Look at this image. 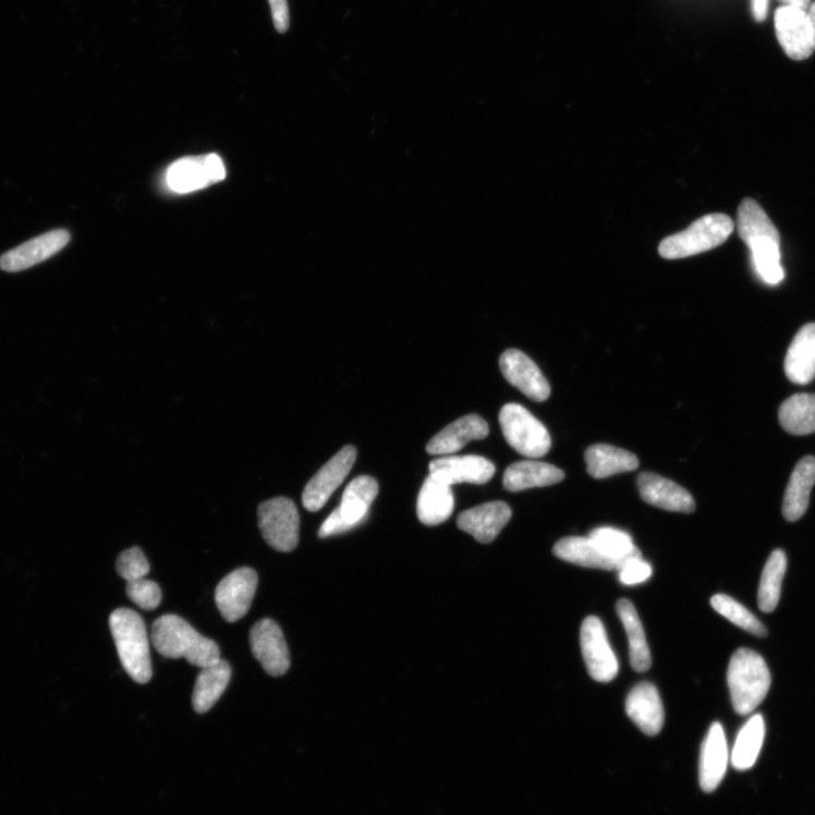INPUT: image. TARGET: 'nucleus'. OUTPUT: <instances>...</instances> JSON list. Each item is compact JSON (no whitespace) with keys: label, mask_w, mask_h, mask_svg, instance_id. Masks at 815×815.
I'll list each match as a JSON object with an SVG mask.
<instances>
[{"label":"nucleus","mask_w":815,"mask_h":815,"mask_svg":"<svg viewBox=\"0 0 815 815\" xmlns=\"http://www.w3.org/2000/svg\"><path fill=\"white\" fill-rule=\"evenodd\" d=\"M738 230L741 240L752 253L756 273L768 284L782 281L780 266V236L765 210L752 198L741 203L738 212Z\"/></svg>","instance_id":"f257e3e1"},{"label":"nucleus","mask_w":815,"mask_h":815,"mask_svg":"<svg viewBox=\"0 0 815 815\" xmlns=\"http://www.w3.org/2000/svg\"><path fill=\"white\" fill-rule=\"evenodd\" d=\"M151 637L157 652L166 658H185L199 668L220 660V649L214 640L200 635L178 616L159 618L153 625Z\"/></svg>","instance_id":"f03ea898"},{"label":"nucleus","mask_w":815,"mask_h":815,"mask_svg":"<svg viewBox=\"0 0 815 815\" xmlns=\"http://www.w3.org/2000/svg\"><path fill=\"white\" fill-rule=\"evenodd\" d=\"M109 624L125 671L136 683H148L153 678V665L143 620L134 610L120 608L110 616Z\"/></svg>","instance_id":"7ed1b4c3"},{"label":"nucleus","mask_w":815,"mask_h":815,"mask_svg":"<svg viewBox=\"0 0 815 815\" xmlns=\"http://www.w3.org/2000/svg\"><path fill=\"white\" fill-rule=\"evenodd\" d=\"M732 704L741 716H747L765 701L771 684L765 659L751 649H739L727 672Z\"/></svg>","instance_id":"20e7f679"},{"label":"nucleus","mask_w":815,"mask_h":815,"mask_svg":"<svg viewBox=\"0 0 815 815\" xmlns=\"http://www.w3.org/2000/svg\"><path fill=\"white\" fill-rule=\"evenodd\" d=\"M734 231L733 220L713 214L694 221L679 234L665 239L658 248L666 259H679L711 251L723 244Z\"/></svg>","instance_id":"39448f33"},{"label":"nucleus","mask_w":815,"mask_h":815,"mask_svg":"<svg viewBox=\"0 0 815 815\" xmlns=\"http://www.w3.org/2000/svg\"><path fill=\"white\" fill-rule=\"evenodd\" d=\"M500 424L507 442L518 453L536 459L550 450L547 428L525 406L506 404L500 413Z\"/></svg>","instance_id":"423d86ee"},{"label":"nucleus","mask_w":815,"mask_h":815,"mask_svg":"<svg viewBox=\"0 0 815 815\" xmlns=\"http://www.w3.org/2000/svg\"><path fill=\"white\" fill-rule=\"evenodd\" d=\"M258 526L266 542L276 550H294L300 542V513L287 498H276L258 507Z\"/></svg>","instance_id":"0eeeda50"},{"label":"nucleus","mask_w":815,"mask_h":815,"mask_svg":"<svg viewBox=\"0 0 815 815\" xmlns=\"http://www.w3.org/2000/svg\"><path fill=\"white\" fill-rule=\"evenodd\" d=\"M226 173L223 161L218 155L186 157L168 168L166 183L172 192L185 194L223 181Z\"/></svg>","instance_id":"6e6552de"},{"label":"nucleus","mask_w":815,"mask_h":815,"mask_svg":"<svg viewBox=\"0 0 815 815\" xmlns=\"http://www.w3.org/2000/svg\"><path fill=\"white\" fill-rule=\"evenodd\" d=\"M580 640L591 677L601 683L613 681L619 674V661L608 643L603 622L588 617L582 623Z\"/></svg>","instance_id":"1a4fd4ad"},{"label":"nucleus","mask_w":815,"mask_h":815,"mask_svg":"<svg viewBox=\"0 0 815 815\" xmlns=\"http://www.w3.org/2000/svg\"><path fill=\"white\" fill-rule=\"evenodd\" d=\"M356 458V448L346 446L327 462L306 485L303 492L304 508L311 512L321 510L352 472Z\"/></svg>","instance_id":"9d476101"},{"label":"nucleus","mask_w":815,"mask_h":815,"mask_svg":"<svg viewBox=\"0 0 815 815\" xmlns=\"http://www.w3.org/2000/svg\"><path fill=\"white\" fill-rule=\"evenodd\" d=\"M257 584V573L251 568L238 569L221 580L216 603L227 622H238L248 613Z\"/></svg>","instance_id":"9b49d317"},{"label":"nucleus","mask_w":815,"mask_h":815,"mask_svg":"<svg viewBox=\"0 0 815 815\" xmlns=\"http://www.w3.org/2000/svg\"><path fill=\"white\" fill-rule=\"evenodd\" d=\"M254 657L271 677H281L290 667L289 649L280 627L272 620L257 622L250 634Z\"/></svg>","instance_id":"f8f14e48"},{"label":"nucleus","mask_w":815,"mask_h":815,"mask_svg":"<svg viewBox=\"0 0 815 815\" xmlns=\"http://www.w3.org/2000/svg\"><path fill=\"white\" fill-rule=\"evenodd\" d=\"M71 241L65 229H56L0 256V270L20 272L31 269L60 253Z\"/></svg>","instance_id":"ddd939ff"},{"label":"nucleus","mask_w":815,"mask_h":815,"mask_svg":"<svg viewBox=\"0 0 815 815\" xmlns=\"http://www.w3.org/2000/svg\"><path fill=\"white\" fill-rule=\"evenodd\" d=\"M777 39L794 61H804L814 51L812 31L807 13L790 7H780L775 13Z\"/></svg>","instance_id":"4468645a"},{"label":"nucleus","mask_w":815,"mask_h":815,"mask_svg":"<svg viewBox=\"0 0 815 815\" xmlns=\"http://www.w3.org/2000/svg\"><path fill=\"white\" fill-rule=\"evenodd\" d=\"M506 380L530 399L543 402L550 396V387L539 367L526 354L509 349L500 358Z\"/></svg>","instance_id":"2eb2a0df"},{"label":"nucleus","mask_w":815,"mask_h":815,"mask_svg":"<svg viewBox=\"0 0 815 815\" xmlns=\"http://www.w3.org/2000/svg\"><path fill=\"white\" fill-rule=\"evenodd\" d=\"M429 475L449 486L463 483L482 485L492 478L495 465L479 455H453L431 461Z\"/></svg>","instance_id":"dca6fc26"},{"label":"nucleus","mask_w":815,"mask_h":815,"mask_svg":"<svg viewBox=\"0 0 815 815\" xmlns=\"http://www.w3.org/2000/svg\"><path fill=\"white\" fill-rule=\"evenodd\" d=\"M512 516L511 508L502 501H494L462 512L458 527L482 544L497 539Z\"/></svg>","instance_id":"f3484780"},{"label":"nucleus","mask_w":815,"mask_h":815,"mask_svg":"<svg viewBox=\"0 0 815 815\" xmlns=\"http://www.w3.org/2000/svg\"><path fill=\"white\" fill-rule=\"evenodd\" d=\"M640 497L656 508L682 513L695 511L692 495L677 483L652 473H643L637 477Z\"/></svg>","instance_id":"a211bd4d"},{"label":"nucleus","mask_w":815,"mask_h":815,"mask_svg":"<svg viewBox=\"0 0 815 815\" xmlns=\"http://www.w3.org/2000/svg\"><path fill=\"white\" fill-rule=\"evenodd\" d=\"M627 713L640 731L648 737L659 734L662 729L665 713L656 686L649 682L638 683L627 698Z\"/></svg>","instance_id":"6ab92c4d"},{"label":"nucleus","mask_w":815,"mask_h":815,"mask_svg":"<svg viewBox=\"0 0 815 815\" xmlns=\"http://www.w3.org/2000/svg\"><path fill=\"white\" fill-rule=\"evenodd\" d=\"M489 426L478 415H467L448 425L428 442L426 451L431 455H449L460 451L472 441L483 440Z\"/></svg>","instance_id":"aec40b11"},{"label":"nucleus","mask_w":815,"mask_h":815,"mask_svg":"<svg viewBox=\"0 0 815 815\" xmlns=\"http://www.w3.org/2000/svg\"><path fill=\"white\" fill-rule=\"evenodd\" d=\"M729 762V745L722 726L714 722L702 747L701 784L704 792L711 793L718 789Z\"/></svg>","instance_id":"412c9836"},{"label":"nucleus","mask_w":815,"mask_h":815,"mask_svg":"<svg viewBox=\"0 0 815 815\" xmlns=\"http://www.w3.org/2000/svg\"><path fill=\"white\" fill-rule=\"evenodd\" d=\"M784 373L795 385L805 386L815 378V324L804 326L795 336L784 358Z\"/></svg>","instance_id":"4be33fe9"},{"label":"nucleus","mask_w":815,"mask_h":815,"mask_svg":"<svg viewBox=\"0 0 815 815\" xmlns=\"http://www.w3.org/2000/svg\"><path fill=\"white\" fill-rule=\"evenodd\" d=\"M565 474L556 465L525 460L514 462L504 473L503 485L509 491H521L534 487H545L563 482Z\"/></svg>","instance_id":"5701e85b"},{"label":"nucleus","mask_w":815,"mask_h":815,"mask_svg":"<svg viewBox=\"0 0 815 815\" xmlns=\"http://www.w3.org/2000/svg\"><path fill=\"white\" fill-rule=\"evenodd\" d=\"M453 510L454 497L451 486L429 475L418 495L419 521L426 526H438L451 516Z\"/></svg>","instance_id":"b1692460"},{"label":"nucleus","mask_w":815,"mask_h":815,"mask_svg":"<svg viewBox=\"0 0 815 815\" xmlns=\"http://www.w3.org/2000/svg\"><path fill=\"white\" fill-rule=\"evenodd\" d=\"M815 485V458L804 457L796 464L788 488H786L782 514L786 520H800L807 511L810 494Z\"/></svg>","instance_id":"393cba45"},{"label":"nucleus","mask_w":815,"mask_h":815,"mask_svg":"<svg viewBox=\"0 0 815 815\" xmlns=\"http://www.w3.org/2000/svg\"><path fill=\"white\" fill-rule=\"evenodd\" d=\"M377 494L378 484L369 476H360L345 487L336 512L349 530L355 528L366 519Z\"/></svg>","instance_id":"a878e982"},{"label":"nucleus","mask_w":815,"mask_h":815,"mask_svg":"<svg viewBox=\"0 0 815 815\" xmlns=\"http://www.w3.org/2000/svg\"><path fill=\"white\" fill-rule=\"evenodd\" d=\"M585 460L588 474L596 479L630 473L638 467V459L633 453L609 445L592 446Z\"/></svg>","instance_id":"bb28decb"},{"label":"nucleus","mask_w":815,"mask_h":815,"mask_svg":"<svg viewBox=\"0 0 815 815\" xmlns=\"http://www.w3.org/2000/svg\"><path fill=\"white\" fill-rule=\"evenodd\" d=\"M552 552L559 559L585 568L617 570L622 563L608 558L589 537H567L559 540Z\"/></svg>","instance_id":"cd10ccee"},{"label":"nucleus","mask_w":815,"mask_h":815,"mask_svg":"<svg viewBox=\"0 0 815 815\" xmlns=\"http://www.w3.org/2000/svg\"><path fill=\"white\" fill-rule=\"evenodd\" d=\"M231 667L226 660L200 668L197 677L192 704L198 714L208 713L219 701L229 685Z\"/></svg>","instance_id":"c85d7f7f"},{"label":"nucleus","mask_w":815,"mask_h":815,"mask_svg":"<svg viewBox=\"0 0 815 815\" xmlns=\"http://www.w3.org/2000/svg\"><path fill=\"white\" fill-rule=\"evenodd\" d=\"M617 609L629 637L631 666L637 673L647 672L652 667V655L636 609L628 599L619 600Z\"/></svg>","instance_id":"c756f323"},{"label":"nucleus","mask_w":815,"mask_h":815,"mask_svg":"<svg viewBox=\"0 0 815 815\" xmlns=\"http://www.w3.org/2000/svg\"><path fill=\"white\" fill-rule=\"evenodd\" d=\"M766 737V723L762 715L751 717L742 727L732 752V765L738 770L752 768L759 758Z\"/></svg>","instance_id":"7c9ffc66"},{"label":"nucleus","mask_w":815,"mask_h":815,"mask_svg":"<svg viewBox=\"0 0 815 815\" xmlns=\"http://www.w3.org/2000/svg\"><path fill=\"white\" fill-rule=\"evenodd\" d=\"M779 423L793 435L815 433V393H800L786 400L779 410Z\"/></svg>","instance_id":"2f4dec72"},{"label":"nucleus","mask_w":815,"mask_h":815,"mask_svg":"<svg viewBox=\"0 0 815 815\" xmlns=\"http://www.w3.org/2000/svg\"><path fill=\"white\" fill-rule=\"evenodd\" d=\"M788 568L784 552L776 549L768 559L761 581L758 604L765 613H771L779 603L782 579Z\"/></svg>","instance_id":"473e14b6"},{"label":"nucleus","mask_w":815,"mask_h":815,"mask_svg":"<svg viewBox=\"0 0 815 815\" xmlns=\"http://www.w3.org/2000/svg\"><path fill=\"white\" fill-rule=\"evenodd\" d=\"M589 538L605 556L619 561L622 565L633 558L643 557L632 537L623 531L601 527L593 531Z\"/></svg>","instance_id":"72a5a7b5"},{"label":"nucleus","mask_w":815,"mask_h":815,"mask_svg":"<svg viewBox=\"0 0 815 815\" xmlns=\"http://www.w3.org/2000/svg\"><path fill=\"white\" fill-rule=\"evenodd\" d=\"M711 606L720 616L749 633L761 637L767 635L764 624L734 598L727 595H716L711 598Z\"/></svg>","instance_id":"f704fd0d"},{"label":"nucleus","mask_w":815,"mask_h":815,"mask_svg":"<svg viewBox=\"0 0 815 815\" xmlns=\"http://www.w3.org/2000/svg\"><path fill=\"white\" fill-rule=\"evenodd\" d=\"M126 594L139 608L156 609L161 603V591L156 582L145 577L127 582Z\"/></svg>","instance_id":"c9c22d12"},{"label":"nucleus","mask_w":815,"mask_h":815,"mask_svg":"<svg viewBox=\"0 0 815 815\" xmlns=\"http://www.w3.org/2000/svg\"><path fill=\"white\" fill-rule=\"evenodd\" d=\"M115 569L123 579L130 582L147 576L150 564L138 547H132L122 552Z\"/></svg>","instance_id":"e433bc0d"},{"label":"nucleus","mask_w":815,"mask_h":815,"mask_svg":"<svg viewBox=\"0 0 815 815\" xmlns=\"http://www.w3.org/2000/svg\"><path fill=\"white\" fill-rule=\"evenodd\" d=\"M653 575L652 565L643 557L633 558L627 561L619 570L621 584L625 586H636L644 584Z\"/></svg>","instance_id":"4c0bfd02"},{"label":"nucleus","mask_w":815,"mask_h":815,"mask_svg":"<svg viewBox=\"0 0 815 815\" xmlns=\"http://www.w3.org/2000/svg\"><path fill=\"white\" fill-rule=\"evenodd\" d=\"M272 19L277 33L285 34L290 24L289 7L287 0H269Z\"/></svg>","instance_id":"58836bf2"},{"label":"nucleus","mask_w":815,"mask_h":815,"mask_svg":"<svg viewBox=\"0 0 815 815\" xmlns=\"http://www.w3.org/2000/svg\"><path fill=\"white\" fill-rule=\"evenodd\" d=\"M752 10L755 21H765L768 14V0H753Z\"/></svg>","instance_id":"ea45409f"},{"label":"nucleus","mask_w":815,"mask_h":815,"mask_svg":"<svg viewBox=\"0 0 815 815\" xmlns=\"http://www.w3.org/2000/svg\"><path fill=\"white\" fill-rule=\"evenodd\" d=\"M782 7H790L807 12L812 4V0H779Z\"/></svg>","instance_id":"a19ab883"},{"label":"nucleus","mask_w":815,"mask_h":815,"mask_svg":"<svg viewBox=\"0 0 815 815\" xmlns=\"http://www.w3.org/2000/svg\"><path fill=\"white\" fill-rule=\"evenodd\" d=\"M806 13L811 25L813 46L815 50V2L811 4Z\"/></svg>","instance_id":"79ce46f5"}]
</instances>
